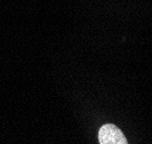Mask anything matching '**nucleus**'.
<instances>
[{"instance_id":"nucleus-1","label":"nucleus","mask_w":152,"mask_h":144,"mask_svg":"<svg viewBox=\"0 0 152 144\" xmlns=\"http://www.w3.org/2000/svg\"><path fill=\"white\" fill-rule=\"evenodd\" d=\"M99 144H128L125 135L115 125H103L99 130Z\"/></svg>"}]
</instances>
